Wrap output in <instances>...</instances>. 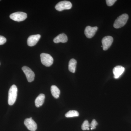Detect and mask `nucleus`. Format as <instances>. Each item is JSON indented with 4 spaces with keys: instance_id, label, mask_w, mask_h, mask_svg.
Returning <instances> with one entry per match:
<instances>
[{
    "instance_id": "nucleus-6",
    "label": "nucleus",
    "mask_w": 131,
    "mask_h": 131,
    "mask_svg": "<svg viewBox=\"0 0 131 131\" xmlns=\"http://www.w3.org/2000/svg\"><path fill=\"white\" fill-rule=\"evenodd\" d=\"M22 70L25 73L27 81L29 82H31L34 80L35 74L30 68L27 66L22 67Z\"/></svg>"
},
{
    "instance_id": "nucleus-11",
    "label": "nucleus",
    "mask_w": 131,
    "mask_h": 131,
    "mask_svg": "<svg viewBox=\"0 0 131 131\" xmlns=\"http://www.w3.org/2000/svg\"><path fill=\"white\" fill-rule=\"evenodd\" d=\"M125 69L124 67L121 66H116L113 69V73L115 79L119 78L125 71Z\"/></svg>"
},
{
    "instance_id": "nucleus-18",
    "label": "nucleus",
    "mask_w": 131,
    "mask_h": 131,
    "mask_svg": "<svg viewBox=\"0 0 131 131\" xmlns=\"http://www.w3.org/2000/svg\"><path fill=\"white\" fill-rule=\"evenodd\" d=\"M90 125L91 130H94L96 129V126L98 125V122L95 119H93Z\"/></svg>"
},
{
    "instance_id": "nucleus-1",
    "label": "nucleus",
    "mask_w": 131,
    "mask_h": 131,
    "mask_svg": "<svg viewBox=\"0 0 131 131\" xmlns=\"http://www.w3.org/2000/svg\"><path fill=\"white\" fill-rule=\"evenodd\" d=\"M17 92L18 88L16 85H12L8 92V103L9 105H13L15 103L17 98Z\"/></svg>"
},
{
    "instance_id": "nucleus-2",
    "label": "nucleus",
    "mask_w": 131,
    "mask_h": 131,
    "mask_svg": "<svg viewBox=\"0 0 131 131\" xmlns=\"http://www.w3.org/2000/svg\"><path fill=\"white\" fill-rule=\"evenodd\" d=\"M129 19V15L126 14H124L119 16L114 24L115 28H119L125 26Z\"/></svg>"
},
{
    "instance_id": "nucleus-12",
    "label": "nucleus",
    "mask_w": 131,
    "mask_h": 131,
    "mask_svg": "<svg viewBox=\"0 0 131 131\" xmlns=\"http://www.w3.org/2000/svg\"><path fill=\"white\" fill-rule=\"evenodd\" d=\"M68 37L65 34H61L54 39V42L56 43H65L68 41Z\"/></svg>"
},
{
    "instance_id": "nucleus-13",
    "label": "nucleus",
    "mask_w": 131,
    "mask_h": 131,
    "mask_svg": "<svg viewBox=\"0 0 131 131\" xmlns=\"http://www.w3.org/2000/svg\"><path fill=\"white\" fill-rule=\"evenodd\" d=\"M45 95L44 94H41L36 98L35 101V106L37 107L41 106L44 102Z\"/></svg>"
},
{
    "instance_id": "nucleus-17",
    "label": "nucleus",
    "mask_w": 131,
    "mask_h": 131,
    "mask_svg": "<svg viewBox=\"0 0 131 131\" xmlns=\"http://www.w3.org/2000/svg\"><path fill=\"white\" fill-rule=\"evenodd\" d=\"M89 127H90V125L88 120L84 121L82 125L81 128L83 130H89Z\"/></svg>"
},
{
    "instance_id": "nucleus-14",
    "label": "nucleus",
    "mask_w": 131,
    "mask_h": 131,
    "mask_svg": "<svg viewBox=\"0 0 131 131\" xmlns=\"http://www.w3.org/2000/svg\"><path fill=\"white\" fill-rule=\"evenodd\" d=\"M77 61L74 59H71L69 63V70L72 73H75L76 68Z\"/></svg>"
},
{
    "instance_id": "nucleus-7",
    "label": "nucleus",
    "mask_w": 131,
    "mask_h": 131,
    "mask_svg": "<svg viewBox=\"0 0 131 131\" xmlns=\"http://www.w3.org/2000/svg\"><path fill=\"white\" fill-rule=\"evenodd\" d=\"M113 41V38L110 36H106L102 39V43L103 50L106 51L109 49Z\"/></svg>"
},
{
    "instance_id": "nucleus-5",
    "label": "nucleus",
    "mask_w": 131,
    "mask_h": 131,
    "mask_svg": "<svg viewBox=\"0 0 131 131\" xmlns=\"http://www.w3.org/2000/svg\"><path fill=\"white\" fill-rule=\"evenodd\" d=\"M72 6V4L70 2L64 1L60 2L57 3L55 7V8L57 11H62L70 9Z\"/></svg>"
},
{
    "instance_id": "nucleus-10",
    "label": "nucleus",
    "mask_w": 131,
    "mask_h": 131,
    "mask_svg": "<svg viewBox=\"0 0 131 131\" xmlns=\"http://www.w3.org/2000/svg\"><path fill=\"white\" fill-rule=\"evenodd\" d=\"M41 37L40 34L31 35L27 40V45L30 46H33L37 44Z\"/></svg>"
},
{
    "instance_id": "nucleus-16",
    "label": "nucleus",
    "mask_w": 131,
    "mask_h": 131,
    "mask_svg": "<svg viewBox=\"0 0 131 131\" xmlns=\"http://www.w3.org/2000/svg\"><path fill=\"white\" fill-rule=\"evenodd\" d=\"M79 114L76 110H70L65 114L66 117L67 118H71V117H78Z\"/></svg>"
},
{
    "instance_id": "nucleus-19",
    "label": "nucleus",
    "mask_w": 131,
    "mask_h": 131,
    "mask_svg": "<svg viewBox=\"0 0 131 131\" xmlns=\"http://www.w3.org/2000/svg\"><path fill=\"white\" fill-rule=\"evenodd\" d=\"M116 1V0H107L106 1V2L108 6H111L114 4Z\"/></svg>"
},
{
    "instance_id": "nucleus-9",
    "label": "nucleus",
    "mask_w": 131,
    "mask_h": 131,
    "mask_svg": "<svg viewBox=\"0 0 131 131\" xmlns=\"http://www.w3.org/2000/svg\"><path fill=\"white\" fill-rule=\"evenodd\" d=\"M24 124L28 130L31 131H35L37 128V126L36 122L30 118L25 119Z\"/></svg>"
},
{
    "instance_id": "nucleus-3",
    "label": "nucleus",
    "mask_w": 131,
    "mask_h": 131,
    "mask_svg": "<svg viewBox=\"0 0 131 131\" xmlns=\"http://www.w3.org/2000/svg\"><path fill=\"white\" fill-rule=\"evenodd\" d=\"M40 59L43 65L47 67L51 66L53 63L54 59L51 55L46 53H42L40 55Z\"/></svg>"
},
{
    "instance_id": "nucleus-8",
    "label": "nucleus",
    "mask_w": 131,
    "mask_h": 131,
    "mask_svg": "<svg viewBox=\"0 0 131 131\" xmlns=\"http://www.w3.org/2000/svg\"><path fill=\"white\" fill-rule=\"evenodd\" d=\"M98 29V27L96 26L92 27L90 26H88L85 28L84 34L87 38H91L95 35Z\"/></svg>"
},
{
    "instance_id": "nucleus-20",
    "label": "nucleus",
    "mask_w": 131,
    "mask_h": 131,
    "mask_svg": "<svg viewBox=\"0 0 131 131\" xmlns=\"http://www.w3.org/2000/svg\"><path fill=\"white\" fill-rule=\"evenodd\" d=\"M6 39L3 36L0 35V45L4 44L6 42Z\"/></svg>"
},
{
    "instance_id": "nucleus-15",
    "label": "nucleus",
    "mask_w": 131,
    "mask_h": 131,
    "mask_svg": "<svg viewBox=\"0 0 131 131\" xmlns=\"http://www.w3.org/2000/svg\"><path fill=\"white\" fill-rule=\"evenodd\" d=\"M51 91L52 95L53 97L56 98H59V95L60 94V91L56 86L52 85L51 88Z\"/></svg>"
},
{
    "instance_id": "nucleus-4",
    "label": "nucleus",
    "mask_w": 131,
    "mask_h": 131,
    "mask_svg": "<svg viewBox=\"0 0 131 131\" xmlns=\"http://www.w3.org/2000/svg\"><path fill=\"white\" fill-rule=\"evenodd\" d=\"M27 18V15L23 12H17L10 15V18L13 20L17 22L24 21Z\"/></svg>"
}]
</instances>
